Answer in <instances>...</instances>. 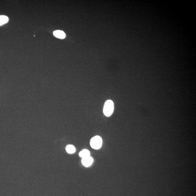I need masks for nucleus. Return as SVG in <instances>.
<instances>
[{
	"label": "nucleus",
	"mask_w": 196,
	"mask_h": 196,
	"mask_svg": "<svg viewBox=\"0 0 196 196\" xmlns=\"http://www.w3.org/2000/svg\"><path fill=\"white\" fill-rule=\"evenodd\" d=\"M114 109L113 102L111 100L106 101L103 109L104 113L105 116L109 117L113 113Z\"/></svg>",
	"instance_id": "nucleus-1"
},
{
	"label": "nucleus",
	"mask_w": 196,
	"mask_h": 196,
	"mask_svg": "<svg viewBox=\"0 0 196 196\" xmlns=\"http://www.w3.org/2000/svg\"><path fill=\"white\" fill-rule=\"evenodd\" d=\"M103 141L100 137L96 136L91 139L90 145L92 148L95 149H99L101 147Z\"/></svg>",
	"instance_id": "nucleus-2"
},
{
	"label": "nucleus",
	"mask_w": 196,
	"mask_h": 196,
	"mask_svg": "<svg viewBox=\"0 0 196 196\" xmlns=\"http://www.w3.org/2000/svg\"><path fill=\"white\" fill-rule=\"evenodd\" d=\"M93 161V158L89 156L83 158L82 160V163L84 166L88 167L92 165Z\"/></svg>",
	"instance_id": "nucleus-3"
},
{
	"label": "nucleus",
	"mask_w": 196,
	"mask_h": 196,
	"mask_svg": "<svg viewBox=\"0 0 196 196\" xmlns=\"http://www.w3.org/2000/svg\"><path fill=\"white\" fill-rule=\"evenodd\" d=\"M55 37L57 38L63 39L65 38L66 34L64 32L60 31V30H57L54 32L53 33Z\"/></svg>",
	"instance_id": "nucleus-4"
},
{
	"label": "nucleus",
	"mask_w": 196,
	"mask_h": 196,
	"mask_svg": "<svg viewBox=\"0 0 196 196\" xmlns=\"http://www.w3.org/2000/svg\"><path fill=\"white\" fill-rule=\"evenodd\" d=\"M9 21L8 17L5 15H0V26L6 23Z\"/></svg>",
	"instance_id": "nucleus-5"
},
{
	"label": "nucleus",
	"mask_w": 196,
	"mask_h": 196,
	"mask_svg": "<svg viewBox=\"0 0 196 196\" xmlns=\"http://www.w3.org/2000/svg\"><path fill=\"white\" fill-rule=\"evenodd\" d=\"M79 156L83 158L90 156V152L88 150H83L79 153Z\"/></svg>",
	"instance_id": "nucleus-6"
},
{
	"label": "nucleus",
	"mask_w": 196,
	"mask_h": 196,
	"mask_svg": "<svg viewBox=\"0 0 196 196\" xmlns=\"http://www.w3.org/2000/svg\"><path fill=\"white\" fill-rule=\"evenodd\" d=\"M66 150L68 153L70 154H73L76 151V149L75 147L72 145H68L66 147Z\"/></svg>",
	"instance_id": "nucleus-7"
}]
</instances>
